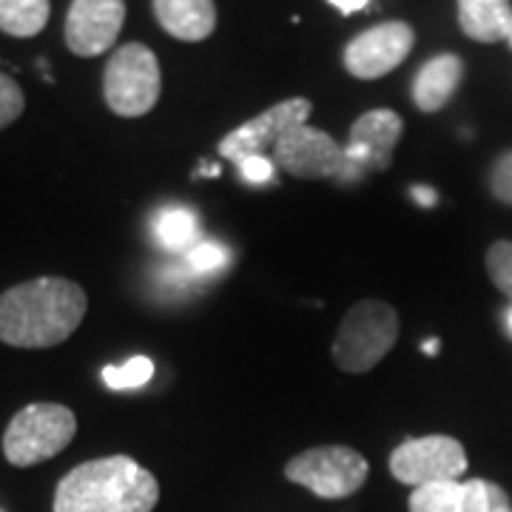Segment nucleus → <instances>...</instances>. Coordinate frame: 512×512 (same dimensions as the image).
<instances>
[{
    "mask_svg": "<svg viewBox=\"0 0 512 512\" xmlns=\"http://www.w3.org/2000/svg\"><path fill=\"white\" fill-rule=\"evenodd\" d=\"M86 291L63 276H37L0 293V342L12 348H55L80 328Z\"/></svg>",
    "mask_w": 512,
    "mask_h": 512,
    "instance_id": "f257e3e1",
    "label": "nucleus"
},
{
    "mask_svg": "<svg viewBox=\"0 0 512 512\" xmlns=\"http://www.w3.org/2000/svg\"><path fill=\"white\" fill-rule=\"evenodd\" d=\"M157 501V478L131 456L77 464L55 490V512H151Z\"/></svg>",
    "mask_w": 512,
    "mask_h": 512,
    "instance_id": "f03ea898",
    "label": "nucleus"
},
{
    "mask_svg": "<svg viewBox=\"0 0 512 512\" xmlns=\"http://www.w3.org/2000/svg\"><path fill=\"white\" fill-rule=\"evenodd\" d=\"M399 339V313L382 299L356 302L333 336V362L342 373H367Z\"/></svg>",
    "mask_w": 512,
    "mask_h": 512,
    "instance_id": "7ed1b4c3",
    "label": "nucleus"
},
{
    "mask_svg": "<svg viewBox=\"0 0 512 512\" xmlns=\"http://www.w3.org/2000/svg\"><path fill=\"white\" fill-rule=\"evenodd\" d=\"M77 433V419L66 404L37 402L23 407L3 433V456L15 467H35L63 453Z\"/></svg>",
    "mask_w": 512,
    "mask_h": 512,
    "instance_id": "20e7f679",
    "label": "nucleus"
},
{
    "mask_svg": "<svg viewBox=\"0 0 512 512\" xmlns=\"http://www.w3.org/2000/svg\"><path fill=\"white\" fill-rule=\"evenodd\" d=\"M163 89L160 60L146 43L120 46L103 72V97L117 117H143L157 106Z\"/></svg>",
    "mask_w": 512,
    "mask_h": 512,
    "instance_id": "39448f33",
    "label": "nucleus"
},
{
    "mask_svg": "<svg viewBox=\"0 0 512 512\" xmlns=\"http://www.w3.org/2000/svg\"><path fill=\"white\" fill-rule=\"evenodd\" d=\"M370 464L367 458L342 444H330V447H313L299 456H293L285 464V478L311 490L319 498H348L359 493L365 487Z\"/></svg>",
    "mask_w": 512,
    "mask_h": 512,
    "instance_id": "423d86ee",
    "label": "nucleus"
},
{
    "mask_svg": "<svg viewBox=\"0 0 512 512\" xmlns=\"http://www.w3.org/2000/svg\"><path fill=\"white\" fill-rule=\"evenodd\" d=\"M390 473L407 487L458 481L467 473V453L453 436L407 439L390 453Z\"/></svg>",
    "mask_w": 512,
    "mask_h": 512,
    "instance_id": "0eeeda50",
    "label": "nucleus"
},
{
    "mask_svg": "<svg viewBox=\"0 0 512 512\" xmlns=\"http://www.w3.org/2000/svg\"><path fill=\"white\" fill-rule=\"evenodd\" d=\"M404 123L396 111L373 109L362 114L350 126L345 143V171L339 174V183H356L367 174L387 171L393 163V151L402 140Z\"/></svg>",
    "mask_w": 512,
    "mask_h": 512,
    "instance_id": "6e6552de",
    "label": "nucleus"
},
{
    "mask_svg": "<svg viewBox=\"0 0 512 512\" xmlns=\"http://www.w3.org/2000/svg\"><path fill=\"white\" fill-rule=\"evenodd\" d=\"M274 165L299 180H339L345 171V146L328 131L302 123L276 140Z\"/></svg>",
    "mask_w": 512,
    "mask_h": 512,
    "instance_id": "1a4fd4ad",
    "label": "nucleus"
},
{
    "mask_svg": "<svg viewBox=\"0 0 512 512\" xmlns=\"http://www.w3.org/2000/svg\"><path fill=\"white\" fill-rule=\"evenodd\" d=\"M416 43L413 26L404 20H387L356 35L345 49V69L359 80H379L399 69Z\"/></svg>",
    "mask_w": 512,
    "mask_h": 512,
    "instance_id": "9d476101",
    "label": "nucleus"
},
{
    "mask_svg": "<svg viewBox=\"0 0 512 512\" xmlns=\"http://www.w3.org/2000/svg\"><path fill=\"white\" fill-rule=\"evenodd\" d=\"M313 103L308 97H291V100H282L268 111L256 114L254 120L242 123L234 131H228L220 140V154L231 163H242L245 157H256V154H265L268 148L276 146V140L291 131V128L308 123L311 117Z\"/></svg>",
    "mask_w": 512,
    "mask_h": 512,
    "instance_id": "9b49d317",
    "label": "nucleus"
},
{
    "mask_svg": "<svg viewBox=\"0 0 512 512\" xmlns=\"http://www.w3.org/2000/svg\"><path fill=\"white\" fill-rule=\"evenodd\" d=\"M126 23V0H72L66 15V46L77 57H97L117 43Z\"/></svg>",
    "mask_w": 512,
    "mask_h": 512,
    "instance_id": "f8f14e48",
    "label": "nucleus"
},
{
    "mask_svg": "<svg viewBox=\"0 0 512 512\" xmlns=\"http://www.w3.org/2000/svg\"><path fill=\"white\" fill-rule=\"evenodd\" d=\"M464 63L458 55H439L427 60L413 80V103L424 114L441 111L461 86Z\"/></svg>",
    "mask_w": 512,
    "mask_h": 512,
    "instance_id": "ddd939ff",
    "label": "nucleus"
},
{
    "mask_svg": "<svg viewBox=\"0 0 512 512\" xmlns=\"http://www.w3.org/2000/svg\"><path fill=\"white\" fill-rule=\"evenodd\" d=\"M154 15L168 35L185 43H200L217 29L214 0H154Z\"/></svg>",
    "mask_w": 512,
    "mask_h": 512,
    "instance_id": "4468645a",
    "label": "nucleus"
},
{
    "mask_svg": "<svg viewBox=\"0 0 512 512\" xmlns=\"http://www.w3.org/2000/svg\"><path fill=\"white\" fill-rule=\"evenodd\" d=\"M458 26L478 43H501L512 35L510 0H458Z\"/></svg>",
    "mask_w": 512,
    "mask_h": 512,
    "instance_id": "2eb2a0df",
    "label": "nucleus"
},
{
    "mask_svg": "<svg viewBox=\"0 0 512 512\" xmlns=\"http://www.w3.org/2000/svg\"><path fill=\"white\" fill-rule=\"evenodd\" d=\"M52 15L49 0H0V32L12 37H35Z\"/></svg>",
    "mask_w": 512,
    "mask_h": 512,
    "instance_id": "dca6fc26",
    "label": "nucleus"
},
{
    "mask_svg": "<svg viewBox=\"0 0 512 512\" xmlns=\"http://www.w3.org/2000/svg\"><path fill=\"white\" fill-rule=\"evenodd\" d=\"M154 234L165 251H191L200 245V220L188 208H165L154 222Z\"/></svg>",
    "mask_w": 512,
    "mask_h": 512,
    "instance_id": "f3484780",
    "label": "nucleus"
},
{
    "mask_svg": "<svg viewBox=\"0 0 512 512\" xmlns=\"http://www.w3.org/2000/svg\"><path fill=\"white\" fill-rule=\"evenodd\" d=\"M461 512H512L510 495L487 478L461 484Z\"/></svg>",
    "mask_w": 512,
    "mask_h": 512,
    "instance_id": "a211bd4d",
    "label": "nucleus"
},
{
    "mask_svg": "<svg viewBox=\"0 0 512 512\" xmlns=\"http://www.w3.org/2000/svg\"><path fill=\"white\" fill-rule=\"evenodd\" d=\"M410 512H461V481L416 487L410 495Z\"/></svg>",
    "mask_w": 512,
    "mask_h": 512,
    "instance_id": "6ab92c4d",
    "label": "nucleus"
},
{
    "mask_svg": "<svg viewBox=\"0 0 512 512\" xmlns=\"http://www.w3.org/2000/svg\"><path fill=\"white\" fill-rule=\"evenodd\" d=\"M154 376V362L148 356H134L126 365H109L103 370V382L109 384L111 390H134L151 382Z\"/></svg>",
    "mask_w": 512,
    "mask_h": 512,
    "instance_id": "aec40b11",
    "label": "nucleus"
},
{
    "mask_svg": "<svg viewBox=\"0 0 512 512\" xmlns=\"http://www.w3.org/2000/svg\"><path fill=\"white\" fill-rule=\"evenodd\" d=\"M487 274L493 279V285L504 296L512 299V242L510 239H501L490 245L487 251Z\"/></svg>",
    "mask_w": 512,
    "mask_h": 512,
    "instance_id": "412c9836",
    "label": "nucleus"
},
{
    "mask_svg": "<svg viewBox=\"0 0 512 512\" xmlns=\"http://www.w3.org/2000/svg\"><path fill=\"white\" fill-rule=\"evenodd\" d=\"M23 106H26V100H23L18 83L9 74H0V128L12 126L23 114Z\"/></svg>",
    "mask_w": 512,
    "mask_h": 512,
    "instance_id": "4be33fe9",
    "label": "nucleus"
},
{
    "mask_svg": "<svg viewBox=\"0 0 512 512\" xmlns=\"http://www.w3.org/2000/svg\"><path fill=\"white\" fill-rule=\"evenodd\" d=\"M225 259H228V251L217 245V242H200V245H194L188 254H185V262L194 268V271H200V274H208V271H217L225 265Z\"/></svg>",
    "mask_w": 512,
    "mask_h": 512,
    "instance_id": "5701e85b",
    "label": "nucleus"
},
{
    "mask_svg": "<svg viewBox=\"0 0 512 512\" xmlns=\"http://www.w3.org/2000/svg\"><path fill=\"white\" fill-rule=\"evenodd\" d=\"M490 191L495 200L512 205V151L495 160L493 174H490Z\"/></svg>",
    "mask_w": 512,
    "mask_h": 512,
    "instance_id": "b1692460",
    "label": "nucleus"
},
{
    "mask_svg": "<svg viewBox=\"0 0 512 512\" xmlns=\"http://www.w3.org/2000/svg\"><path fill=\"white\" fill-rule=\"evenodd\" d=\"M239 174H242V180L245 183H274V174H276V165L265 157V154H256V157H245L242 163H237Z\"/></svg>",
    "mask_w": 512,
    "mask_h": 512,
    "instance_id": "393cba45",
    "label": "nucleus"
},
{
    "mask_svg": "<svg viewBox=\"0 0 512 512\" xmlns=\"http://www.w3.org/2000/svg\"><path fill=\"white\" fill-rule=\"evenodd\" d=\"M328 3L333 6V9H339L342 15H353V12L365 9L370 0H328Z\"/></svg>",
    "mask_w": 512,
    "mask_h": 512,
    "instance_id": "a878e982",
    "label": "nucleus"
},
{
    "mask_svg": "<svg viewBox=\"0 0 512 512\" xmlns=\"http://www.w3.org/2000/svg\"><path fill=\"white\" fill-rule=\"evenodd\" d=\"M413 200H419L421 208H430V205H436V191L433 188H424V185H416L413 188Z\"/></svg>",
    "mask_w": 512,
    "mask_h": 512,
    "instance_id": "bb28decb",
    "label": "nucleus"
},
{
    "mask_svg": "<svg viewBox=\"0 0 512 512\" xmlns=\"http://www.w3.org/2000/svg\"><path fill=\"white\" fill-rule=\"evenodd\" d=\"M424 353L436 356V353H439V342H436V339H433V342H424Z\"/></svg>",
    "mask_w": 512,
    "mask_h": 512,
    "instance_id": "cd10ccee",
    "label": "nucleus"
},
{
    "mask_svg": "<svg viewBox=\"0 0 512 512\" xmlns=\"http://www.w3.org/2000/svg\"><path fill=\"white\" fill-rule=\"evenodd\" d=\"M507 322H510V330H512V311L507 313Z\"/></svg>",
    "mask_w": 512,
    "mask_h": 512,
    "instance_id": "c85d7f7f",
    "label": "nucleus"
},
{
    "mask_svg": "<svg viewBox=\"0 0 512 512\" xmlns=\"http://www.w3.org/2000/svg\"><path fill=\"white\" fill-rule=\"evenodd\" d=\"M510 43H512V35H510Z\"/></svg>",
    "mask_w": 512,
    "mask_h": 512,
    "instance_id": "c756f323",
    "label": "nucleus"
}]
</instances>
